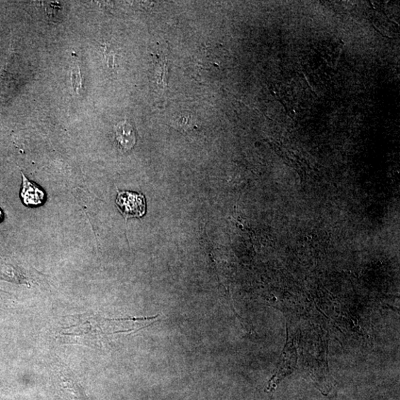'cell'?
Returning a JSON list of instances; mask_svg holds the SVG:
<instances>
[{"instance_id":"obj_1","label":"cell","mask_w":400,"mask_h":400,"mask_svg":"<svg viewBox=\"0 0 400 400\" xmlns=\"http://www.w3.org/2000/svg\"><path fill=\"white\" fill-rule=\"evenodd\" d=\"M83 316L84 319L81 320L79 324L63 328L59 338L63 343L98 347L103 341V330L93 316L90 318Z\"/></svg>"},{"instance_id":"obj_2","label":"cell","mask_w":400,"mask_h":400,"mask_svg":"<svg viewBox=\"0 0 400 400\" xmlns=\"http://www.w3.org/2000/svg\"><path fill=\"white\" fill-rule=\"evenodd\" d=\"M116 204L126 219L140 218L145 213L146 203L143 194L118 191Z\"/></svg>"},{"instance_id":"obj_3","label":"cell","mask_w":400,"mask_h":400,"mask_svg":"<svg viewBox=\"0 0 400 400\" xmlns=\"http://www.w3.org/2000/svg\"><path fill=\"white\" fill-rule=\"evenodd\" d=\"M279 362V367L275 372V374L272 377L271 381L270 382L269 389L274 390L278 383L284 377L291 374L294 370V367L296 362V355L292 345H290L289 349L286 347L284 352L281 357Z\"/></svg>"},{"instance_id":"obj_4","label":"cell","mask_w":400,"mask_h":400,"mask_svg":"<svg viewBox=\"0 0 400 400\" xmlns=\"http://www.w3.org/2000/svg\"><path fill=\"white\" fill-rule=\"evenodd\" d=\"M23 175V188L21 198L23 204L28 207L42 206L45 202V193L35 183L30 182L26 176Z\"/></svg>"},{"instance_id":"obj_5","label":"cell","mask_w":400,"mask_h":400,"mask_svg":"<svg viewBox=\"0 0 400 400\" xmlns=\"http://www.w3.org/2000/svg\"><path fill=\"white\" fill-rule=\"evenodd\" d=\"M115 137L119 147L124 152L129 151L136 144L135 130L127 122H123L116 126Z\"/></svg>"},{"instance_id":"obj_6","label":"cell","mask_w":400,"mask_h":400,"mask_svg":"<svg viewBox=\"0 0 400 400\" xmlns=\"http://www.w3.org/2000/svg\"><path fill=\"white\" fill-rule=\"evenodd\" d=\"M191 123V118L190 116H182L177 120V127H180V128L185 130L189 129L192 127Z\"/></svg>"},{"instance_id":"obj_7","label":"cell","mask_w":400,"mask_h":400,"mask_svg":"<svg viewBox=\"0 0 400 400\" xmlns=\"http://www.w3.org/2000/svg\"><path fill=\"white\" fill-rule=\"evenodd\" d=\"M72 82L73 86L75 89L80 88L81 87V76L79 68L77 70H74L72 72Z\"/></svg>"},{"instance_id":"obj_8","label":"cell","mask_w":400,"mask_h":400,"mask_svg":"<svg viewBox=\"0 0 400 400\" xmlns=\"http://www.w3.org/2000/svg\"><path fill=\"white\" fill-rule=\"evenodd\" d=\"M4 220V214L1 209H0V223H2Z\"/></svg>"}]
</instances>
